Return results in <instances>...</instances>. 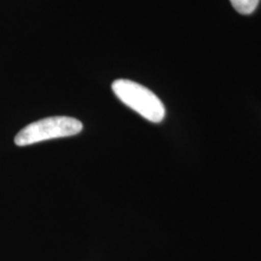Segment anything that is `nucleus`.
<instances>
[{"instance_id": "nucleus-1", "label": "nucleus", "mask_w": 261, "mask_h": 261, "mask_svg": "<svg viewBox=\"0 0 261 261\" xmlns=\"http://www.w3.org/2000/svg\"><path fill=\"white\" fill-rule=\"evenodd\" d=\"M114 93L123 104L151 122H161L166 109L161 99L143 85L135 81L119 79L112 85Z\"/></svg>"}, {"instance_id": "nucleus-2", "label": "nucleus", "mask_w": 261, "mask_h": 261, "mask_svg": "<svg viewBox=\"0 0 261 261\" xmlns=\"http://www.w3.org/2000/svg\"><path fill=\"white\" fill-rule=\"evenodd\" d=\"M83 123L69 116H52L25 126L15 137V144L25 146L44 140L75 136L81 132Z\"/></svg>"}, {"instance_id": "nucleus-3", "label": "nucleus", "mask_w": 261, "mask_h": 261, "mask_svg": "<svg viewBox=\"0 0 261 261\" xmlns=\"http://www.w3.org/2000/svg\"><path fill=\"white\" fill-rule=\"evenodd\" d=\"M260 0H230L231 5L242 15H250L255 11Z\"/></svg>"}]
</instances>
